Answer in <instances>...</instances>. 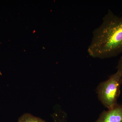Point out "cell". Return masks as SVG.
I'll return each instance as SVG.
<instances>
[{"label": "cell", "mask_w": 122, "mask_h": 122, "mask_svg": "<svg viewBox=\"0 0 122 122\" xmlns=\"http://www.w3.org/2000/svg\"><path fill=\"white\" fill-rule=\"evenodd\" d=\"M87 52L91 56L106 59L122 53V16H118L109 10L100 26L92 32Z\"/></svg>", "instance_id": "obj_1"}, {"label": "cell", "mask_w": 122, "mask_h": 122, "mask_svg": "<svg viewBox=\"0 0 122 122\" xmlns=\"http://www.w3.org/2000/svg\"><path fill=\"white\" fill-rule=\"evenodd\" d=\"M122 83V74L117 71L98 86L97 92L99 99L108 110L113 109L117 105Z\"/></svg>", "instance_id": "obj_2"}, {"label": "cell", "mask_w": 122, "mask_h": 122, "mask_svg": "<svg viewBox=\"0 0 122 122\" xmlns=\"http://www.w3.org/2000/svg\"><path fill=\"white\" fill-rule=\"evenodd\" d=\"M96 122H122V104L113 108L103 111Z\"/></svg>", "instance_id": "obj_3"}, {"label": "cell", "mask_w": 122, "mask_h": 122, "mask_svg": "<svg viewBox=\"0 0 122 122\" xmlns=\"http://www.w3.org/2000/svg\"><path fill=\"white\" fill-rule=\"evenodd\" d=\"M18 122H47L41 118L34 116L31 114H24L18 119Z\"/></svg>", "instance_id": "obj_4"}, {"label": "cell", "mask_w": 122, "mask_h": 122, "mask_svg": "<svg viewBox=\"0 0 122 122\" xmlns=\"http://www.w3.org/2000/svg\"><path fill=\"white\" fill-rule=\"evenodd\" d=\"M116 68L117 70V71H118L122 74V56L120 57V59L119 61Z\"/></svg>", "instance_id": "obj_5"}]
</instances>
